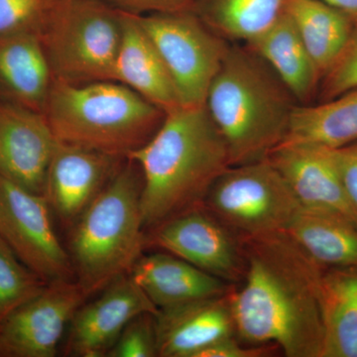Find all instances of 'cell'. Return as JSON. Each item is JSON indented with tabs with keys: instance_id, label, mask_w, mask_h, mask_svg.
I'll return each instance as SVG.
<instances>
[{
	"instance_id": "cell-21",
	"label": "cell",
	"mask_w": 357,
	"mask_h": 357,
	"mask_svg": "<svg viewBox=\"0 0 357 357\" xmlns=\"http://www.w3.org/2000/svg\"><path fill=\"white\" fill-rule=\"evenodd\" d=\"M286 11L323 79L349 43L354 18L321 0H289Z\"/></svg>"
},
{
	"instance_id": "cell-18",
	"label": "cell",
	"mask_w": 357,
	"mask_h": 357,
	"mask_svg": "<svg viewBox=\"0 0 357 357\" xmlns=\"http://www.w3.org/2000/svg\"><path fill=\"white\" fill-rule=\"evenodd\" d=\"M119 11L122 35L114 81L133 89L165 114L183 107L168 70L137 15Z\"/></svg>"
},
{
	"instance_id": "cell-12",
	"label": "cell",
	"mask_w": 357,
	"mask_h": 357,
	"mask_svg": "<svg viewBox=\"0 0 357 357\" xmlns=\"http://www.w3.org/2000/svg\"><path fill=\"white\" fill-rule=\"evenodd\" d=\"M267 160L302 208L333 213L357 225V211L345 191L333 148L284 141Z\"/></svg>"
},
{
	"instance_id": "cell-14",
	"label": "cell",
	"mask_w": 357,
	"mask_h": 357,
	"mask_svg": "<svg viewBox=\"0 0 357 357\" xmlns=\"http://www.w3.org/2000/svg\"><path fill=\"white\" fill-rule=\"evenodd\" d=\"M122 160L126 158L59 142L43 194L52 213L72 229L119 172Z\"/></svg>"
},
{
	"instance_id": "cell-25",
	"label": "cell",
	"mask_w": 357,
	"mask_h": 357,
	"mask_svg": "<svg viewBox=\"0 0 357 357\" xmlns=\"http://www.w3.org/2000/svg\"><path fill=\"white\" fill-rule=\"evenodd\" d=\"M289 0H194L192 10L229 43L252 41L286 10Z\"/></svg>"
},
{
	"instance_id": "cell-32",
	"label": "cell",
	"mask_w": 357,
	"mask_h": 357,
	"mask_svg": "<svg viewBox=\"0 0 357 357\" xmlns=\"http://www.w3.org/2000/svg\"><path fill=\"white\" fill-rule=\"evenodd\" d=\"M268 354L269 349L264 345L244 347L237 342L234 335H231L204 349L197 357H261Z\"/></svg>"
},
{
	"instance_id": "cell-13",
	"label": "cell",
	"mask_w": 357,
	"mask_h": 357,
	"mask_svg": "<svg viewBox=\"0 0 357 357\" xmlns=\"http://www.w3.org/2000/svg\"><path fill=\"white\" fill-rule=\"evenodd\" d=\"M159 310L142 289L124 275L103 289L98 299L82 305L69 325L66 354L70 356H107L129 321Z\"/></svg>"
},
{
	"instance_id": "cell-20",
	"label": "cell",
	"mask_w": 357,
	"mask_h": 357,
	"mask_svg": "<svg viewBox=\"0 0 357 357\" xmlns=\"http://www.w3.org/2000/svg\"><path fill=\"white\" fill-rule=\"evenodd\" d=\"M262 58L301 105L318 96L321 77L287 11L245 44Z\"/></svg>"
},
{
	"instance_id": "cell-11",
	"label": "cell",
	"mask_w": 357,
	"mask_h": 357,
	"mask_svg": "<svg viewBox=\"0 0 357 357\" xmlns=\"http://www.w3.org/2000/svg\"><path fill=\"white\" fill-rule=\"evenodd\" d=\"M88 294L77 280L47 284L0 321V357H54Z\"/></svg>"
},
{
	"instance_id": "cell-28",
	"label": "cell",
	"mask_w": 357,
	"mask_h": 357,
	"mask_svg": "<svg viewBox=\"0 0 357 357\" xmlns=\"http://www.w3.org/2000/svg\"><path fill=\"white\" fill-rule=\"evenodd\" d=\"M56 0H0V37L38 32Z\"/></svg>"
},
{
	"instance_id": "cell-8",
	"label": "cell",
	"mask_w": 357,
	"mask_h": 357,
	"mask_svg": "<svg viewBox=\"0 0 357 357\" xmlns=\"http://www.w3.org/2000/svg\"><path fill=\"white\" fill-rule=\"evenodd\" d=\"M137 17L168 70L181 105H204L231 43L215 34L192 9Z\"/></svg>"
},
{
	"instance_id": "cell-10",
	"label": "cell",
	"mask_w": 357,
	"mask_h": 357,
	"mask_svg": "<svg viewBox=\"0 0 357 357\" xmlns=\"http://www.w3.org/2000/svg\"><path fill=\"white\" fill-rule=\"evenodd\" d=\"M151 243L231 285L245 273L241 236L204 206L180 213L151 229Z\"/></svg>"
},
{
	"instance_id": "cell-16",
	"label": "cell",
	"mask_w": 357,
	"mask_h": 357,
	"mask_svg": "<svg viewBox=\"0 0 357 357\" xmlns=\"http://www.w3.org/2000/svg\"><path fill=\"white\" fill-rule=\"evenodd\" d=\"M230 292L160 310L156 316L158 356L197 357L222 338L236 335Z\"/></svg>"
},
{
	"instance_id": "cell-23",
	"label": "cell",
	"mask_w": 357,
	"mask_h": 357,
	"mask_svg": "<svg viewBox=\"0 0 357 357\" xmlns=\"http://www.w3.org/2000/svg\"><path fill=\"white\" fill-rule=\"evenodd\" d=\"M321 307L323 357H357V269L326 268Z\"/></svg>"
},
{
	"instance_id": "cell-29",
	"label": "cell",
	"mask_w": 357,
	"mask_h": 357,
	"mask_svg": "<svg viewBox=\"0 0 357 357\" xmlns=\"http://www.w3.org/2000/svg\"><path fill=\"white\" fill-rule=\"evenodd\" d=\"M357 88V20L351 38L337 63L321 79L319 89V102H328Z\"/></svg>"
},
{
	"instance_id": "cell-27",
	"label": "cell",
	"mask_w": 357,
	"mask_h": 357,
	"mask_svg": "<svg viewBox=\"0 0 357 357\" xmlns=\"http://www.w3.org/2000/svg\"><path fill=\"white\" fill-rule=\"evenodd\" d=\"M107 356H158L156 314L145 312L131 319L119 335Z\"/></svg>"
},
{
	"instance_id": "cell-17",
	"label": "cell",
	"mask_w": 357,
	"mask_h": 357,
	"mask_svg": "<svg viewBox=\"0 0 357 357\" xmlns=\"http://www.w3.org/2000/svg\"><path fill=\"white\" fill-rule=\"evenodd\" d=\"M129 275L159 311L231 291L230 284L171 253L141 255Z\"/></svg>"
},
{
	"instance_id": "cell-6",
	"label": "cell",
	"mask_w": 357,
	"mask_h": 357,
	"mask_svg": "<svg viewBox=\"0 0 357 357\" xmlns=\"http://www.w3.org/2000/svg\"><path fill=\"white\" fill-rule=\"evenodd\" d=\"M54 79L114 81L121 13L105 0H56L39 31Z\"/></svg>"
},
{
	"instance_id": "cell-26",
	"label": "cell",
	"mask_w": 357,
	"mask_h": 357,
	"mask_svg": "<svg viewBox=\"0 0 357 357\" xmlns=\"http://www.w3.org/2000/svg\"><path fill=\"white\" fill-rule=\"evenodd\" d=\"M46 285L0 236V321Z\"/></svg>"
},
{
	"instance_id": "cell-1",
	"label": "cell",
	"mask_w": 357,
	"mask_h": 357,
	"mask_svg": "<svg viewBox=\"0 0 357 357\" xmlns=\"http://www.w3.org/2000/svg\"><path fill=\"white\" fill-rule=\"evenodd\" d=\"M241 238L243 285L229 294L236 335L248 344L277 345L286 356L323 357L326 267L285 230Z\"/></svg>"
},
{
	"instance_id": "cell-30",
	"label": "cell",
	"mask_w": 357,
	"mask_h": 357,
	"mask_svg": "<svg viewBox=\"0 0 357 357\" xmlns=\"http://www.w3.org/2000/svg\"><path fill=\"white\" fill-rule=\"evenodd\" d=\"M110 6L126 13L144 15L178 13L192 8L194 0H105Z\"/></svg>"
},
{
	"instance_id": "cell-19",
	"label": "cell",
	"mask_w": 357,
	"mask_h": 357,
	"mask_svg": "<svg viewBox=\"0 0 357 357\" xmlns=\"http://www.w3.org/2000/svg\"><path fill=\"white\" fill-rule=\"evenodd\" d=\"M53 79L38 32L0 37V93L7 102L44 114Z\"/></svg>"
},
{
	"instance_id": "cell-15",
	"label": "cell",
	"mask_w": 357,
	"mask_h": 357,
	"mask_svg": "<svg viewBox=\"0 0 357 357\" xmlns=\"http://www.w3.org/2000/svg\"><path fill=\"white\" fill-rule=\"evenodd\" d=\"M59 141L44 114L0 102V177L43 195Z\"/></svg>"
},
{
	"instance_id": "cell-33",
	"label": "cell",
	"mask_w": 357,
	"mask_h": 357,
	"mask_svg": "<svg viewBox=\"0 0 357 357\" xmlns=\"http://www.w3.org/2000/svg\"><path fill=\"white\" fill-rule=\"evenodd\" d=\"M340 10L349 14L354 20H357V0H321Z\"/></svg>"
},
{
	"instance_id": "cell-31",
	"label": "cell",
	"mask_w": 357,
	"mask_h": 357,
	"mask_svg": "<svg viewBox=\"0 0 357 357\" xmlns=\"http://www.w3.org/2000/svg\"><path fill=\"white\" fill-rule=\"evenodd\" d=\"M333 151L345 191L357 211V140Z\"/></svg>"
},
{
	"instance_id": "cell-3",
	"label": "cell",
	"mask_w": 357,
	"mask_h": 357,
	"mask_svg": "<svg viewBox=\"0 0 357 357\" xmlns=\"http://www.w3.org/2000/svg\"><path fill=\"white\" fill-rule=\"evenodd\" d=\"M298 105L267 63L236 43L230 44L204 102L231 166L267 159L287 137Z\"/></svg>"
},
{
	"instance_id": "cell-22",
	"label": "cell",
	"mask_w": 357,
	"mask_h": 357,
	"mask_svg": "<svg viewBox=\"0 0 357 357\" xmlns=\"http://www.w3.org/2000/svg\"><path fill=\"white\" fill-rule=\"evenodd\" d=\"M285 231L321 266L357 269V225L349 220L302 208Z\"/></svg>"
},
{
	"instance_id": "cell-24",
	"label": "cell",
	"mask_w": 357,
	"mask_h": 357,
	"mask_svg": "<svg viewBox=\"0 0 357 357\" xmlns=\"http://www.w3.org/2000/svg\"><path fill=\"white\" fill-rule=\"evenodd\" d=\"M357 140V88L318 105H298L284 141L338 148Z\"/></svg>"
},
{
	"instance_id": "cell-9",
	"label": "cell",
	"mask_w": 357,
	"mask_h": 357,
	"mask_svg": "<svg viewBox=\"0 0 357 357\" xmlns=\"http://www.w3.org/2000/svg\"><path fill=\"white\" fill-rule=\"evenodd\" d=\"M0 236L47 284L76 279L69 251L54 229L44 195L0 177Z\"/></svg>"
},
{
	"instance_id": "cell-4",
	"label": "cell",
	"mask_w": 357,
	"mask_h": 357,
	"mask_svg": "<svg viewBox=\"0 0 357 357\" xmlns=\"http://www.w3.org/2000/svg\"><path fill=\"white\" fill-rule=\"evenodd\" d=\"M44 114L59 142L126 159L151 139L166 115L119 82L58 79Z\"/></svg>"
},
{
	"instance_id": "cell-5",
	"label": "cell",
	"mask_w": 357,
	"mask_h": 357,
	"mask_svg": "<svg viewBox=\"0 0 357 357\" xmlns=\"http://www.w3.org/2000/svg\"><path fill=\"white\" fill-rule=\"evenodd\" d=\"M128 160L72 227L69 255L89 296L130 273L146 246L139 167Z\"/></svg>"
},
{
	"instance_id": "cell-2",
	"label": "cell",
	"mask_w": 357,
	"mask_h": 357,
	"mask_svg": "<svg viewBox=\"0 0 357 357\" xmlns=\"http://www.w3.org/2000/svg\"><path fill=\"white\" fill-rule=\"evenodd\" d=\"M126 159L139 167L141 213L147 229L204 206L211 185L231 166L206 105L167 112L151 139Z\"/></svg>"
},
{
	"instance_id": "cell-7",
	"label": "cell",
	"mask_w": 357,
	"mask_h": 357,
	"mask_svg": "<svg viewBox=\"0 0 357 357\" xmlns=\"http://www.w3.org/2000/svg\"><path fill=\"white\" fill-rule=\"evenodd\" d=\"M204 206L241 237L284 231L302 208L267 159L230 166L211 185Z\"/></svg>"
}]
</instances>
